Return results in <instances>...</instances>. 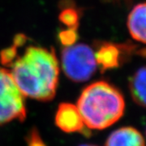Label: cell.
Instances as JSON below:
<instances>
[{
	"label": "cell",
	"mask_w": 146,
	"mask_h": 146,
	"mask_svg": "<svg viewBox=\"0 0 146 146\" xmlns=\"http://www.w3.org/2000/svg\"><path fill=\"white\" fill-rule=\"evenodd\" d=\"M11 75L25 97L47 102L57 90L59 67L54 50L29 46L11 63Z\"/></svg>",
	"instance_id": "6da1fadb"
},
{
	"label": "cell",
	"mask_w": 146,
	"mask_h": 146,
	"mask_svg": "<svg viewBox=\"0 0 146 146\" xmlns=\"http://www.w3.org/2000/svg\"><path fill=\"white\" fill-rule=\"evenodd\" d=\"M76 106L88 128L102 130L114 124L123 116L125 102L119 89L101 80L84 89Z\"/></svg>",
	"instance_id": "7a4b0ae2"
},
{
	"label": "cell",
	"mask_w": 146,
	"mask_h": 146,
	"mask_svg": "<svg viewBox=\"0 0 146 146\" xmlns=\"http://www.w3.org/2000/svg\"><path fill=\"white\" fill-rule=\"evenodd\" d=\"M61 62L64 74L75 82L89 80L98 68L93 49L84 43L65 46Z\"/></svg>",
	"instance_id": "3957f363"
},
{
	"label": "cell",
	"mask_w": 146,
	"mask_h": 146,
	"mask_svg": "<svg viewBox=\"0 0 146 146\" xmlns=\"http://www.w3.org/2000/svg\"><path fill=\"white\" fill-rule=\"evenodd\" d=\"M26 117L25 96L15 83L10 72L0 68V125Z\"/></svg>",
	"instance_id": "277c9868"
},
{
	"label": "cell",
	"mask_w": 146,
	"mask_h": 146,
	"mask_svg": "<svg viewBox=\"0 0 146 146\" xmlns=\"http://www.w3.org/2000/svg\"><path fill=\"white\" fill-rule=\"evenodd\" d=\"M55 124L68 133L81 132L85 127L77 106L72 103H61L58 106L55 114Z\"/></svg>",
	"instance_id": "5b68a950"
},
{
	"label": "cell",
	"mask_w": 146,
	"mask_h": 146,
	"mask_svg": "<svg viewBox=\"0 0 146 146\" xmlns=\"http://www.w3.org/2000/svg\"><path fill=\"white\" fill-rule=\"evenodd\" d=\"M123 51L120 49V46L109 42L102 43L97 51L94 52L96 63L101 72H104L106 70L118 68L122 60Z\"/></svg>",
	"instance_id": "8992f818"
},
{
	"label": "cell",
	"mask_w": 146,
	"mask_h": 146,
	"mask_svg": "<svg viewBox=\"0 0 146 146\" xmlns=\"http://www.w3.org/2000/svg\"><path fill=\"white\" fill-rule=\"evenodd\" d=\"M146 7L145 3L136 5L127 17V29L131 37L143 44L146 39Z\"/></svg>",
	"instance_id": "52a82bcc"
},
{
	"label": "cell",
	"mask_w": 146,
	"mask_h": 146,
	"mask_svg": "<svg viewBox=\"0 0 146 146\" xmlns=\"http://www.w3.org/2000/svg\"><path fill=\"white\" fill-rule=\"evenodd\" d=\"M106 146H145L141 133L131 127H121L108 137Z\"/></svg>",
	"instance_id": "ba28073f"
},
{
	"label": "cell",
	"mask_w": 146,
	"mask_h": 146,
	"mask_svg": "<svg viewBox=\"0 0 146 146\" xmlns=\"http://www.w3.org/2000/svg\"><path fill=\"white\" fill-rule=\"evenodd\" d=\"M145 68H139L129 80V88L132 99L136 104L145 106Z\"/></svg>",
	"instance_id": "9c48e42d"
},
{
	"label": "cell",
	"mask_w": 146,
	"mask_h": 146,
	"mask_svg": "<svg viewBox=\"0 0 146 146\" xmlns=\"http://www.w3.org/2000/svg\"><path fill=\"white\" fill-rule=\"evenodd\" d=\"M60 22L68 27V29H77L80 16L77 11L73 7H67L59 14Z\"/></svg>",
	"instance_id": "30bf717a"
},
{
	"label": "cell",
	"mask_w": 146,
	"mask_h": 146,
	"mask_svg": "<svg viewBox=\"0 0 146 146\" xmlns=\"http://www.w3.org/2000/svg\"><path fill=\"white\" fill-rule=\"evenodd\" d=\"M58 39L62 45L65 46H69L76 42L78 39V33L77 29H67L59 33Z\"/></svg>",
	"instance_id": "8fae6325"
},
{
	"label": "cell",
	"mask_w": 146,
	"mask_h": 146,
	"mask_svg": "<svg viewBox=\"0 0 146 146\" xmlns=\"http://www.w3.org/2000/svg\"><path fill=\"white\" fill-rule=\"evenodd\" d=\"M28 146H46L37 131L33 130L28 138Z\"/></svg>",
	"instance_id": "7c38bea8"
},
{
	"label": "cell",
	"mask_w": 146,
	"mask_h": 146,
	"mask_svg": "<svg viewBox=\"0 0 146 146\" xmlns=\"http://www.w3.org/2000/svg\"><path fill=\"white\" fill-rule=\"evenodd\" d=\"M80 146H97V145H87V144H84V145H81Z\"/></svg>",
	"instance_id": "4fadbf2b"
}]
</instances>
